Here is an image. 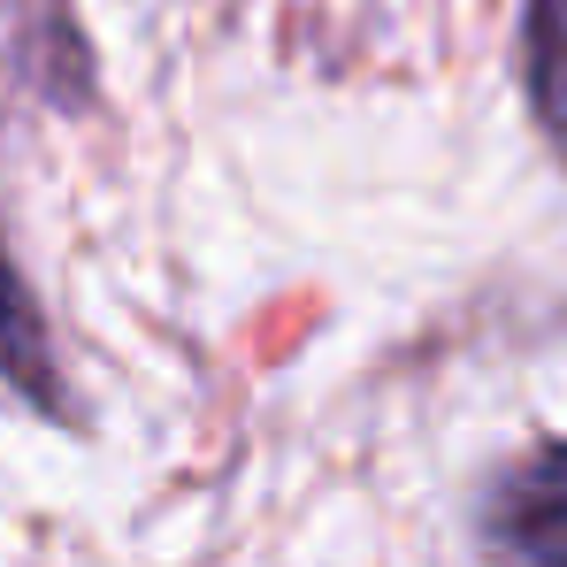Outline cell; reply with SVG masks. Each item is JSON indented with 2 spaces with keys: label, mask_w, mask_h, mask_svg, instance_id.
<instances>
[{
  "label": "cell",
  "mask_w": 567,
  "mask_h": 567,
  "mask_svg": "<svg viewBox=\"0 0 567 567\" xmlns=\"http://www.w3.org/2000/svg\"><path fill=\"white\" fill-rule=\"evenodd\" d=\"M0 369L23 383L47 377V346H39V315H31V299H23V284L8 277V261H0Z\"/></svg>",
  "instance_id": "obj_3"
},
{
  "label": "cell",
  "mask_w": 567,
  "mask_h": 567,
  "mask_svg": "<svg viewBox=\"0 0 567 567\" xmlns=\"http://www.w3.org/2000/svg\"><path fill=\"white\" fill-rule=\"evenodd\" d=\"M529 70H537V100L545 123L567 146V0H537L529 8Z\"/></svg>",
  "instance_id": "obj_2"
},
{
  "label": "cell",
  "mask_w": 567,
  "mask_h": 567,
  "mask_svg": "<svg viewBox=\"0 0 567 567\" xmlns=\"http://www.w3.org/2000/svg\"><path fill=\"white\" fill-rule=\"evenodd\" d=\"M491 545L506 567H567V445L529 453L491 498Z\"/></svg>",
  "instance_id": "obj_1"
}]
</instances>
